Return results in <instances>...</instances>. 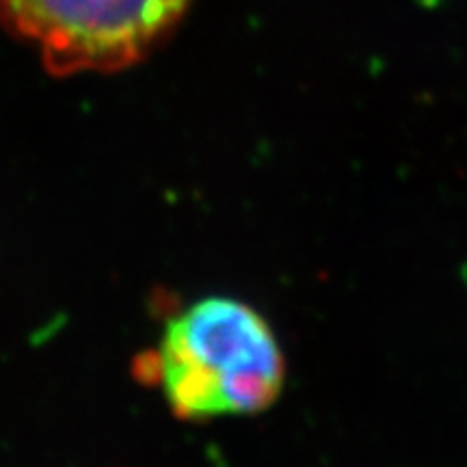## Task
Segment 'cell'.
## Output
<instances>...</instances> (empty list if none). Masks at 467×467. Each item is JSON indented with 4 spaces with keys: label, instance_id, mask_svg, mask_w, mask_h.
Instances as JSON below:
<instances>
[{
    "label": "cell",
    "instance_id": "2",
    "mask_svg": "<svg viewBox=\"0 0 467 467\" xmlns=\"http://www.w3.org/2000/svg\"><path fill=\"white\" fill-rule=\"evenodd\" d=\"M191 0H0V26L55 76L119 72L143 61Z\"/></svg>",
    "mask_w": 467,
    "mask_h": 467
},
{
    "label": "cell",
    "instance_id": "1",
    "mask_svg": "<svg viewBox=\"0 0 467 467\" xmlns=\"http://www.w3.org/2000/svg\"><path fill=\"white\" fill-rule=\"evenodd\" d=\"M137 375L182 420L249 416L279 399L285 361L254 307L210 296L169 320L159 347L139 358Z\"/></svg>",
    "mask_w": 467,
    "mask_h": 467
}]
</instances>
